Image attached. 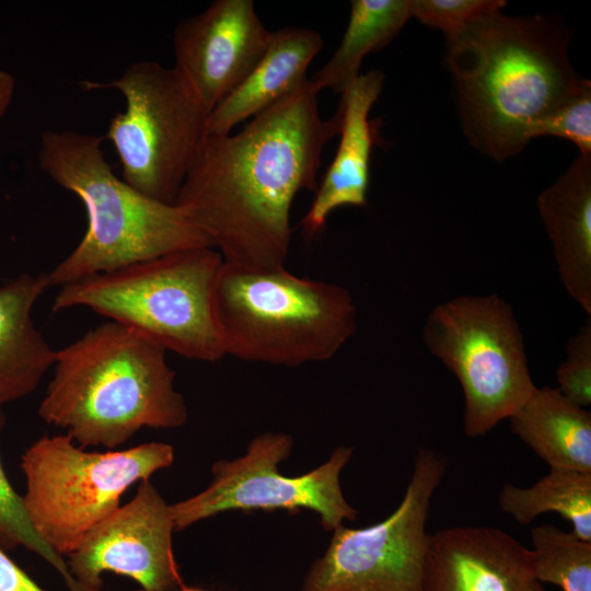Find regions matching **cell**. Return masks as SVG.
I'll list each match as a JSON object with an SVG mask.
<instances>
[{"label": "cell", "instance_id": "cell-1", "mask_svg": "<svg viewBox=\"0 0 591 591\" xmlns=\"http://www.w3.org/2000/svg\"><path fill=\"white\" fill-rule=\"evenodd\" d=\"M337 109L322 119L306 79L236 134L209 135L175 200L224 263L253 271L285 267L296 195L317 190L326 143L339 134Z\"/></svg>", "mask_w": 591, "mask_h": 591}, {"label": "cell", "instance_id": "cell-2", "mask_svg": "<svg viewBox=\"0 0 591 591\" xmlns=\"http://www.w3.org/2000/svg\"><path fill=\"white\" fill-rule=\"evenodd\" d=\"M570 38L552 16L497 11L445 39L462 129L476 150L496 161L518 154L535 123L591 84L570 63Z\"/></svg>", "mask_w": 591, "mask_h": 591}, {"label": "cell", "instance_id": "cell-3", "mask_svg": "<svg viewBox=\"0 0 591 591\" xmlns=\"http://www.w3.org/2000/svg\"><path fill=\"white\" fill-rule=\"evenodd\" d=\"M166 352L130 326L104 322L56 350L38 415L82 448L115 449L142 428H179L188 408Z\"/></svg>", "mask_w": 591, "mask_h": 591}, {"label": "cell", "instance_id": "cell-4", "mask_svg": "<svg viewBox=\"0 0 591 591\" xmlns=\"http://www.w3.org/2000/svg\"><path fill=\"white\" fill-rule=\"evenodd\" d=\"M103 140L74 130L40 135L39 169L81 200L88 219L79 244L46 274L49 288L187 248L213 247L182 207L151 199L118 177Z\"/></svg>", "mask_w": 591, "mask_h": 591}, {"label": "cell", "instance_id": "cell-5", "mask_svg": "<svg viewBox=\"0 0 591 591\" xmlns=\"http://www.w3.org/2000/svg\"><path fill=\"white\" fill-rule=\"evenodd\" d=\"M215 313L225 356L273 366L329 360L357 332L346 288L286 267L253 271L223 262Z\"/></svg>", "mask_w": 591, "mask_h": 591}, {"label": "cell", "instance_id": "cell-6", "mask_svg": "<svg viewBox=\"0 0 591 591\" xmlns=\"http://www.w3.org/2000/svg\"><path fill=\"white\" fill-rule=\"evenodd\" d=\"M222 264L208 246L165 254L61 286L53 311L84 306L167 351L215 362L225 356L215 313Z\"/></svg>", "mask_w": 591, "mask_h": 591}, {"label": "cell", "instance_id": "cell-7", "mask_svg": "<svg viewBox=\"0 0 591 591\" xmlns=\"http://www.w3.org/2000/svg\"><path fill=\"white\" fill-rule=\"evenodd\" d=\"M174 448L147 442L125 450L90 452L68 434L44 436L21 457L26 513L40 537L62 557L120 505L135 483L170 467Z\"/></svg>", "mask_w": 591, "mask_h": 591}, {"label": "cell", "instance_id": "cell-8", "mask_svg": "<svg viewBox=\"0 0 591 591\" xmlns=\"http://www.w3.org/2000/svg\"><path fill=\"white\" fill-rule=\"evenodd\" d=\"M80 85L124 96L125 108L104 137L119 158L121 178L147 197L174 205L208 137L210 113L187 80L175 67L140 60L109 82Z\"/></svg>", "mask_w": 591, "mask_h": 591}, {"label": "cell", "instance_id": "cell-9", "mask_svg": "<svg viewBox=\"0 0 591 591\" xmlns=\"http://www.w3.org/2000/svg\"><path fill=\"white\" fill-rule=\"evenodd\" d=\"M422 339L460 382L463 429L470 438L508 419L536 386L520 325L498 294H464L439 303L427 316Z\"/></svg>", "mask_w": 591, "mask_h": 591}, {"label": "cell", "instance_id": "cell-10", "mask_svg": "<svg viewBox=\"0 0 591 591\" xmlns=\"http://www.w3.org/2000/svg\"><path fill=\"white\" fill-rule=\"evenodd\" d=\"M447 472L438 451L421 448L405 495L386 519L366 528L344 524L309 569L300 591H422L430 503Z\"/></svg>", "mask_w": 591, "mask_h": 591}, {"label": "cell", "instance_id": "cell-11", "mask_svg": "<svg viewBox=\"0 0 591 591\" xmlns=\"http://www.w3.org/2000/svg\"><path fill=\"white\" fill-rule=\"evenodd\" d=\"M292 447L290 434L266 432L251 441L244 455L215 462L212 479L206 489L170 505L175 531L231 510L308 509L320 515L322 526L329 532L345 520L355 521L358 511L345 499L339 482L354 448L339 445L325 463L290 477L281 474L278 466Z\"/></svg>", "mask_w": 591, "mask_h": 591}, {"label": "cell", "instance_id": "cell-12", "mask_svg": "<svg viewBox=\"0 0 591 591\" xmlns=\"http://www.w3.org/2000/svg\"><path fill=\"white\" fill-rule=\"evenodd\" d=\"M170 505L150 483L95 525L68 558L81 591H101L102 575L114 572L149 591H176L184 583L175 561Z\"/></svg>", "mask_w": 591, "mask_h": 591}, {"label": "cell", "instance_id": "cell-13", "mask_svg": "<svg viewBox=\"0 0 591 591\" xmlns=\"http://www.w3.org/2000/svg\"><path fill=\"white\" fill-rule=\"evenodd\" d=\"M270 38L252 0H216L174 28V67L211 113L256 67Z\"/></svg>", "mask_w": 591, "mask_h": 591}, {"label": "cell", "instance_id": "cell-14", "mask_svg": "<svg viewBox=\"0 0 591 591\" xmlns=\"http://www.w3.org/2000/svg\"><path fill=\"white\" fill-rule=\"evenodd\" d=\"M531 549L489 526H454L430 535L422 591H526Z\"/></svg>", "mask_w": 591, "mask_h": 591}, {"label": "cell", "instance_id": "cell-15", "mask_svg": "<svg viewBox=\"0 0 591 591\" xmlns=\"http://www.w3.org/2000/svg\"><path fill=\"white\" fill-rule=\"evenodd\" d=\"M383 84V73L373 70L360 74L341 94L339 146L301 222L309 237L323 230L335 209L368 204L370 160L379 136L378 126L369 115Z\"/></svg>", "mask_w": 591, "mask_h": 591}, {"label": "cell", "instance_id": "cell-16", "mask_svg": "<svg viewBox=\"0 0 591 591\" xmlns=\"http://www.w3.org/2000/svg\"><path fill=\"white\" fill-rule=\"evenodd\" d=\"M557 270L568 294L591 316V155L579 154L537 198Z\"/></svg>", "mask_w": 591, "mask_h": 591}, {"label": "cell", "instance_id": "cell-17", "mask_svg": "<svg viewBox=\"0 0 591 591\" xmlns=\"http://www.w3.org/2000/svg\"><path fill=\"white\" fill-rule=\"evenodd\" d=\"M323 47L311 28L288 26L271 32L269 45L246 79L209 115L208 136L228 135L306 80L311 61Z\"/></svg>", "mask_w": 591, "mask_h": 591}, {"label": "cell", "instance_id": "cell-18", "mask_svg": "<svg viewBox=\"0 0 591 591\" xmlns=\"http://www.w3.org/2000/svg\"><path fill=\"white\" fill-rule=\"evenodd\" d=\"M47 288L45 273L24 274L0 287V408L32 393L55 362L56 350L32 318Z\"/></svg>", "mask_w": 591, "mask_h": 591}, {"label": "cell", "instance_id": "cell-19", "mask_svg": "<svg viewBox=\"0 0 591 591\" xmlns=\"http://www.w3.org/2000/svg\"><path fill=\"white\" fill-rule=\"evenodd\" d=\"M512 432L549 467L591 472V413L557 387H537L508 418Z\"/></svg>", "mask_w": 591, "mask_h": 591}, {"label": "cell", "instance_id": "cell-20", "mask_svg": "<svg viewBox=\"0 0 591 591\" xmlns=\"http://www.w3.org/2000/svg\"><path fill=\"white\" fill-rule=\"evenodd\" d=\"M412 18L410 0H352L347 28L331 59L309 80L318 94H343L360 76L363 58L384 48Z\"/></svg>", "mask_w": 591, "mask_h": 591}, {"label": "cell", "instance_id": "cell-21", "mask_svg": "<svg viewBox=\"0 0 591 591\" xmlns=\"http://www.w3.org/2000/svg\"><path fill=\"white\" fill-rule=\"evenodd\" d=\"M500 509L520 525L546 512H556L572 525V533L591 542V472L549 467L529 487L506 483L498 496Z\"/></svg>", "mask_w": 591, "mask_h": 591}, {"label": "cell", "instance_id": "cell-22", "mask_svg": "<svg viewBox=\"0 0 591 591\" xmlns=\"http://www.w3.org/2000/svg\"><path fill=\"white\" fill-rule=\"evenodd\" d=\"M533 577L561 591H591V542L553 524L531 531Z\"/></svg>", "mask_w": 591, "mask_h": 591}, {"label": "cell", "instance_id": "cell-23", "mask_svg": "<svg viewBox=\"0 0 591 591\" xmlns=\"http://www.w3.org/2000/svg\"><path fill=\"white\" fill-rule=\"evenodd\" d=\"M5 416L0 408V431ZM0 542L9 547L24 546L40 556L62 578L69 591H81L65 557L55 552L34 529L24 507L23 497L10 484L0 461Z\"/></svg>", "mask_w": 591, "mask_h": 591}, {"label": "cell", "instance_id": "cell-24", "mask_svg": "<svg viewBox=\"0 0 591 591\" xmlns=\"http://www.w3.org/2000/svg\"><path fill=\"white\" fill-rule=\"evenodd\" d=\"M502 0H410L412 18L440 30L445 39L506 7Z\"/></svg>", "mask_w": 591, "mask_h": 591}, {"label": "cell", "instance_id": "cell-25", "mask_svg": "<svg viewBox=\"0 0 591 591\" xmlns=\"http://www.w3.org/2000/svg\"><path fill=\"white\" fill-rule=\"evenodd\" d=\"M544 136L569 140L581 155H591V84L535 123L529 132L530 141Z\"/></svg>", "mask_w": 591, "mask_h": 591}, {"label": "cell", "instance_id": "cell-26", "mask_svg": "<svg viewBox=\"0 0 591 591\" xmlns=\"http://www.w3.org/2000/svg\"><path fill=\"white\" fill-rule=\"evenodd\" d=\"M566 358L558 366V390L575 404L591 403V322L581 326L567 341Z\"/></svg>", "mask_w": 591, "mask_h": 591}, {"label": "cell", "instance_id": "cell-27", "mask_svg": "<svg viewBox=\"0 0 591 591\" xmlns=\"http://www.w3.org/2000/svg\"><path fill=\"white\" fill-rule=\"evenodd\" d=\"M0 591H46L19 567L0 546Z\"/></svg>", "mask_w": 591, "mask_h": 591}, {"label": "cell", "instance_id": "cell-28", "mask_svg": "<svg viewBox=\"0 0 591 591\" xmlns=\"http://www.w3.org/2000/svg\"><path fill=\"white\" fill-rule=\"evenodd\" d=\"M15 92L14 77L0 68V119L9 108Z\"/></svg>", "mask_w": 591, "mask_h": 591}, {"label": "cell", "instance_id": "cell-29", "mask_svg": "<svg viewBox=\"0 0 591 591\" xmlns=\"http://www.w3.org/2000/svg\"><path fill=\"white\" fill-rule=\"evenodd\" d=\"M526 591H547L542 583L533 580L526 588Z\"/></svg>", "mask_w": 591, "mask_h": 591}, {"label": "cell", "instance_id": "cell-30", "mask_svg": "<svg viewBox=\"0 0 591 591\" xmlns=\"http://www.w3.org/2000/svg\"><path fill=\"white\" fill-rule=\"evenodd\" d=\"M178 591H204L199 588H193V587H186L185 584H183Z\"/></svg>", "mask_w": 591, "mask_h": 591}, {"label": "cell", "instance_id": "cell-31", "mask_svg": "<svg viewBox=\"0 0 591 591\" xmlns=\"http://www.w3.org/2000/svg\"><path fill=\"white\" fill-rule=\"evenodd\" d=\"M131 591H149V590H146V589L140 588V589L131 590Z\"/></svg>", "mask_w": 591, "mask_h": 591}]
</instances>
